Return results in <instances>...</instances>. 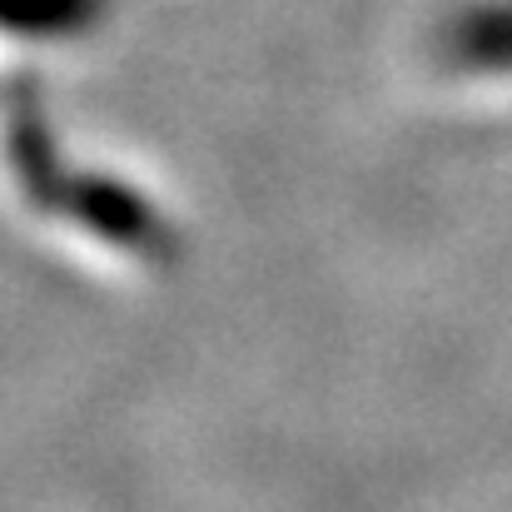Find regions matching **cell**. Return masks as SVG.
Segmentation results:
<instances>
[{"mask_svg":"<svg viewBox=\"0 0 512 512\" xmlns=\"http://www.w3.org/2000/svg\"><path fill=\"white\" fill-rule=\"evenodd\" d=\"M110 0H0V35L10 40H70L85 35Z\"/></svg>","mask_w":512,"mask_h":512,"instance_id":"6da1fadb","label":"cell"},{"mask_svg":"<svg viewBox=\"0 0 512 512\" xmlns=\"http://www.w3.org/2000/svg\"><path fill=\"white\" fill-rule=\"evenodd\" d=\"M458 40L478 60H508L512 55V5H478V10H468L463 25H458Z\"/></svg>","mask_w":512,"mask_h":512,"instance_id":"7a4b0ae2","label":"cell"}]
</instances>
